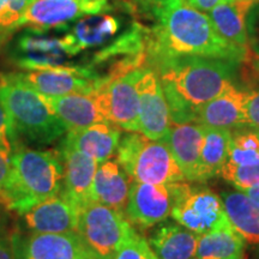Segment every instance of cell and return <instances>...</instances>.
Instances as JSON below:
<instances>
[{"mask_svg": "<svg viewBox=\"0 0 259 259\" xmlns=\"http://www.w3.org/2000/svg\"><path fill=\"white\" fill-rule=\"evenodd\" d=\"M144 8L155 18L147 29L148 66L177 57H206L244 63L248 51L223 38L208 14L186 0H153Z\"/></svg>", "mask_w": 259, "mask_h": 259, "instance_id": "6da1fadb", "label": "cell"}, {"mask_svg": "<svg viewBox=\"0 0 259 259\" xmlns=\"http://www.w3.org/2000/svg\"><path fill=\"white\" fill-rule=\"evenodd\" d=\"M235 61L206 57H177L154 69L160 77L171 124L194 122L197 109L235 85Z\"/></svg>", "mask_w": 259, "mask_h": 259, "instance_id": "7a4b0ae2", "label": "cell"}, {"mask_svg": "<svg viewBox=\"0 0 259 259\" xmlns=\"http://www.w3.org/2000/svg\"><path fill=\"white\" fill-rule=\"evenodd\" d=\"M64 168L59 150H35L15 144L0 204L24 215L42 200L63 190Z\"/></svg>", "mask_w": 259, "mask_h": 259, "instance_id": "3957f363", "label": "cell"}, {"mask_svg": "<svg viewBox=\"0 0 259 259\" xmlns=\"http://www.w3.org/2000/svg\"><path fill=\"white\" fill-rule=\"evenodd\" d=\"M0 103L8 113L16 138L35 144H51L65 136L66 125L51 111L40 93L16 73L0 77Z\"/></svg>", "mask_w": 259, "mask_h": 259, "instance_id": "277c9868", "label": "cell"}, {"mask_svg": "<svg viewBox=\"0 0 259 259\" xmlns=\"http://www.w3.org/2000/svg\"><path fill=\"white\" fill-rule=\"evenodd\" d=\"M116 161L131 180L138 183L163 185L186 181L166 142L154 141L141 132L122 136Z\"/></svg>", "mask_w": 259, "mask_h": 259, "instance_id": "5b68a950", "label": "cell"}, {"mask_svg": "<svg viewBox=\"0 0 259 259\" xmlns=\"http://www.w3.org/2000/svg\"><path fill=\"white\" fill-rule=\"evenodd\" d=\"M135 232L124 212L92 200L80 205L77 233L97 259H112Z\"/></svg>", "mask_w": 259, "mask_h": 259, "instance_id": "8992f818", "label": "cell"}, {"mask_svg": "<svg viewBox=\"0 0 259 259\" xmlns=\"http://www.w3.org/2000/svg\"><path fill=\"white\" fill-rule=\"evenodd\" d=\"M187 183H171L163 185L131 181L125 218L141 231L166 221L179 202Z\"/></svg>", "mask_w": 259, "mask_h": 259, "instance_id": "52a82bcc", "label": "cell"}, {"mask_svg": "<svg viewBox=\"0 0 259 259\" xmlns=\"http://www.w3.org/2000/svg\"><path fill=\"white\" fill-rule=\"evenodd\" d=\"M145 67V66H144ZM144 67L114 78H102L95 92L107 121L126 132H139V95L137 82Z\"/></svg>", "mask_w": 259, "mask_h": 259, "instance_id": "ba28073f", "label": "cell"}, {"mask_svg": "<svg viewBox=\"0 0 259 259\" xmlns=\"http://www.w3.org/2000/svg\"><path fill=\"white\" fill-rule=\"evenodd\" d=\"M108 0H34L16 25L37 32L65 28L69 22L90 15L111 11Z\"/></svg>", "mask_w": 259, "mask_h": 259, "instance_id": "9c48e42d", "label": "cell"}, {"mask_svg": "<svg viewBox=\"0 0 259 259\" xmlns=\"http://www.w3.org/2000/svg\"><path fill=\"white\" fill-rule=\"evenodd\" d=\"M16 74L32 89L46 96L94 94L101 84V76L92 67L67 64Z\"/></svg>", "mask_w": 259, "mask_h": 259, "instance_id": "30bf717a", "label": "cell"}, {"mask_svg": "<svg viewBox=\"0 0 259 259\" xmlns=\"http://www.w3.org/2000/svg\"><path fill=\"white\" fill-rule=\"evenodd\" d=\"M179 225L203 235L228 221L221 197L203 186L187 184L183 196L171 211Z\"/></svg>", "mask_w": 259, "mask_h": 259, "instance_id": "8fae6325", "label": "cell"}, {"mask_svg": "<svg viewBox=\"0 0 259 259\" xmlns=\"http://www.w3.org/2000/svg\"><path fill=\"white\" fill-rule=\"evenodd\" d=\"M139 95V132L154 141H163L171 120L160 77L145 66L137 82Z\"/></svg>", "mask_w": 259, "mask_h": 259, "instance_id": "7c38bea8", "label": "cell"}, {"mask_svg": "<svg viewBox=\"0 0 259 259\" xmlns=\"http://www.w3.org/2000/svg\"><path fill=\"white\" fill-rule=\"evenodd\" d=\"M79 210V204L61 190L22 216L27 228L32 233H77Z\"/></svg>", "mask_w": 259, "mask_h": 259, "instance_id": "4fadbf2b", "label": "cell"}, {"mask_svg": "<svg viewBox=\"0 0 259 259\" xmlns=\"http://www.w3.org/2000/svg\"><path fill=\"white\" fill-rule=\"evenodd\" d=\"M18 259H97L80 235L69 233H32L18 244Z\"/></svg>", "mask_w": 259, "mask_h": 259, "instance_id": "5bb4252c", "label": "cell"}, {"mask_svg": "<svg viewBox=\"0 0 259 259\" xmlns=\"http://www.w3.org/2000/svg\"><path fill=\"white\" fill-rule=\"evenodd\" d=\"M248 89L233 85L197 109L194 122L205 127L234 130L246 126L245 107Z\"/></svg>", "mask_w": 259, "mask_h": 259, "instance_id": "9a60e30c", "label": "cell"}, {"mask_svg": "<svg viewBox=\"0 0 259 259\" xmlns=\"http://www.w3.org/2000/svg\"><path fill=\"white\" fill-rule=\"evenodd\" d=\"M120 139L121 128L112 122H97L67 131L60 145L76 149L102 163L116 154Z\"/></svg>", "mask_w": 259, "mask_h": 259, "instance_id": "2e32d148", "label": "cell"}, {"mask_svg": "<svg viewBox=\"0 0 259 259\" xmlns=\"http://www.w3.org/2000/svg\"><path fill=\"white\" fill-rule=\"evenodd\" d=\"M204 126L197 122L171 124L163 141L179 164L186 181L197 183L200 163V151L204 141Z\"/></svg>", "mask_w": 259, "mask_h": 259, "instance_id": "e0dca14e", "label": "cell"}, {"mask_svg": "<svg viewBox=\"0 0 259 259\" xmlns=\"http://www.w3.org/2000/svg\"><path fill=\"white\" fill-rule=\"evenodd\" d=\"M40 95L51 111L66 125L69 131L97 122H109L103 114L95 93L70 94L64 96Z\"/></svg>", "mask_w": 259, "mask_h": 259, "instance_id": "ac0fdd59", "label": "cell"}, {"mask_svg": "<svg viewBox=\"0 0 259 259\" xmlns=\"http://www.w3.org/2000/svg\"><path fill=\"white\" fill-rule=\"evenodd\" d=\"M131 181L118 161L111 158L102 162L94 177L89 200L125 212Z\"/></svg>", "mask_w": 259, "mask_h": 259, "instance_id": "d6986e66", "label": "cell"}, {"mask_svg": "<svg viewBox=\"0 0 259 259\" xmlns=\"http://www.w3.org/2000/svg\"><path fill=\"white\" fill-rule=\"evenodd\" d=\"M120 22L109 15H90L80 19L63 37L60 44L67 57L78 54L88 48L100 46L114 36Z\"/></svg>", "mask_w": 259, "mask_h": 259, "instance_id": "ffe728a7", "label": "cell"}, {"mask_svg": "<svg viewBox=\"0 0 259 259\" xmlns=\"http://www.w3.org/2000/svg\"><path fill=\"white\" fill-rule=\"evenodd\" d=\"M59 153L64 168L63 191L83 205L89 202L90 187L100 163L88 155L64 145H60Z\"/></svg>", "mask_w": 259, "mask_h": 259, "instance_id": "44dd1931", "label": "cell"}, {"mask_svg": "<svg viewBox=\"0 0 259 259\" xmlns=\"http://www.w3.org/2000/svg\"><path fill=\"white\" fill-rule=\"evenodd\" d=\"M257 0H232L208 12L213 27L223 38L235 46L250 51L247 17Z\"/></svg>", "mask_w": 259, "mask_h": 259, "instance_id": "7402d4cb", "label": "cell"}, {"mask_svg": "<svg viewBox=\"0 0 259 259\" xmlns=\"http://www.w3.org/2000/svg\"><path fill=\"white\" fill-rule=\"evenodd\" d=\"M199 234L179 223H158L148 239L158 259H192L196 257Z\"/></svg>", "mask_w": 259, "mask_h": 259, "instance_id": "603a6c76", "label": "cell"}, {"mask_svg": "<svg viewBox=\"0 0 259 259\" xmlns=\"http://www.w3.org/2000/svg\"><path fill=\"white\" fill-rule=\"evenodd\" d=\"M203 259H244L245 239L227 221L213 231L199 236L196 252Z\"/></svg>", "mask_w": 259, "mask_h": 259, "instance_id": "cb8c5ba5", "label": "cell"}, {"mask_svg": "<svg viewBox=\"0 0 259 259\" xmlns=\"http://www.w3.org/2000/svg\"><path fill=\"white\" fill-rule=\"evenodd\" d=\"M221 199L226 215L245 241L259 245V204L245 193L223 192Z\"/></svg>", "mask_w": 259, "mask_h": 259, "instance_id": "d4e9b609", "label": "cell"}, {"mask_svg": "<svg viewBox=\"0 0 259 259\" xmlns=\"http://www.w3.org/2000/svg\"><path fill=\"white\" fill-rule=\"evenodd\" d=\"M205 127V126H204ZM232 131L228 128H204V141L200 151V163L197 183L206 181L221 174L228 160Z\"/></svg>", "mask_w": 259, "mask_h": 259, "instance_id": "484cf974", "label": "cell"}, {"mask_svg": "<svg viewBox=\"0 0 259 259\" xmlns=\"http://www.w3.org/2000/svg\"><path fill=\"white\" fill-rule=\"evenodd\" d=\"M223 179L233 184L239 191L259 185V163L248 166H236L227 161L221 174Z\"/></svg>", "mask_w": 259, "mask_h": 259, "instance_id": "4316f807", "label": "cell"}, {"mask_svg": "<svg viewBox=\"0 0 259 259\" xmlns=\"http://www.w3.org/2000/svg\"><path fill=\"white\" fill-rule=\"evenodd\" d=\"M34 0H5L0 10V44L16 31V25Z\"/></svg>", "mask_w": 259, "mask_h": 259, "instance_id": "83f0119b", "label": "cell"}, {"mask_svg": "<svg viewBox=\"0 0 259 259\" xmlns=\"http://www.w3.org/2000/svg\"><path fill=\"white\" fill-rule=\"evenodd\" d=\"M112 259H158L144 236L135 232L116 251Z\"/></svg>", "mask_w": 259, "mask_h": 259, "instance_id": "f1b7e54d", "label": "cell"}, {"mask_svg": "<svg viewBox=\"0 0 259 259\" xmlns=\"http://www.w3.org/2000/svg\"><path fill=\"white\" fill-rule=\"evenodd\" d=\"M16 143H18V141L12 130L11 121L5 108L0 103V153L11 156Z\"/></svg>", "mask_w": 259, "mask_h": 259, "instance_id": "f546056e", "label": "cell"}, {"mask_svg": "<svg viewBox=\"0 0 259 259\" xmlns=\"http://www.w3.org/2000/svg\"><path fill=\"white\" fill-rule=\"evenodd\" d=\"M255 5L247 17V32L248 41H250V52L259 57V8Z\"/></svg>", "mask_w": 259, "mask_h": 259, "instance_id": "4dcf8cb0", "label": "cell"}, {"mask_svg": "<svg viewBox=\"0 0 259 259\" xmlns=\"http://www.w3.org/2000/svg\"><path fill=\"white\" fill-rule=\"evenodd\" d=\"M228 162L236 166H248L259 163V150H244L231 145L228 154Z\"/></svg>", "mask_w": 259, "mask_h": 259, "instance_id": "1f68e13d", "label": "cell"}, {"mask_svg": "<svg viewBox=\"0 0 259 259\" xmlns=\"http://www.w3.org/2000/svg\"><path fill=\"white\" fill-rule=\"evenodd\" d=\"M245 115L246 124L251 127L259 128V89H248Z\"/></svg>", "mask_w": 259, "mask_h": 259, "instance_id": "d6a6232c", "label": "cell"}, {"mask_svg": "<svg viewBox=\"0 0 259 259\" xmlns=\"http://www.w3.org/2000/svg\"><path fill=\"white\" fill-rule=\"evenodd\" d=\"M242 65V78L248 84L255 82L259 79V57L252 54L248 51L247 58Z\"/></svg>", "mask_w": 259, "mask_h": 259, "instance_id": "836d02e7", "label": "cell"}, {"mask_svg": "<svg viewBox=\"0 0 259 259\" xmlns=\"http://www.w3.org/2000/svg\"><path fill=\"white\" fill-rule=\"evenodd\" d=\"M19 239L16 235L0 238V259H18Z\"/></svg>", "mask_w": 259, "mask_h": 259, "instance_id": "e575fe53", "label": "cell"}, {"mask_svg": "<svg viewBox=\"0 0 259 259\" xmlns=\"http://www.w3.org/2000/svg\"><path fill=\"white\" fill-rule=\"evenodd\" d=\"M186 2L187 4L193 6L194 9L199 10V11L209 12L210 10L216 8L218 5L223 4V3L232 2V0H186Z\"/></svg>", "mask_w": 259, "mask_h": 259, "instance_id": "d590c367", "label": "cell"}, {"mask_svg": "<svg viewBox=\"0 0 259 259\" xmlns=\"http://www.w3.org/2000/svg\"><path fill=\"white\" fill-rule=\"evenodd\" d=\"M10 170V156L9 155L0 153V192L5 185L6 178L9 176Z\"/></svg>", "mask_w": 259, "mask_h": 259, "instance_id": "8d00e7d4", "label": "cell"}, {"mask_svg": "<svg viewBox=\"0 0 259 259\" xmlns=\"http://www.w3.org/2000/svg\"><path fill=\"white\" fill-rule=\"evenodd\" d=\"M240 192L245 193L246 196L250 197L252 200H254L255 203L259 204V185L250 187V189H245V190L240 191Z\"/></svg>", "mask_w": 259, "mask_h": 259, "instance_id": "74e56055", "label": "cell"}, {"mask_svg": "<svg viewBox=\"0 0 259 259\" xmlns=\"http://www.w3.org/2000/svg\"><path fill=\"white\" fill-rule=\"evenodd\" d=\"M135 2H137V3H139V4H142L144 6V5L149 4L150 2H153V0H135Z\"/></svg>", "mask_w": 259, "mask_h": 259, "instance_id": "f35d334b", "label": "cell"}, {"mask_svg": "<svg viewBox=\"0 0 259 259\" xmlns=\"http://www.w3.org/2000/svg\"><path fill=\"white\" fill-rule=\"evenodd\" d=\"M5 4V0H0V10L3 9V6Z\"/></svg>", "mask_w": 259, "mask_h": 259, "instance_id": "ab89813d", "label": "cell"}, {"mask_svg": "<svg viewBox=\"0 0 259 259\" xmlns=\"http://www.w3.org/2000/svg\"><path fill=\"white\" fill-rule=\"evenodd\" d=\"M193 259V258H192ZM196 259H203V258H196Z\"/></svg>", "mask_w": 259, "mask_h": 259, "instance_id": "60d3db41", "label": "cell"}, {"mask_svg": "<svg viewBox=\"0 0 259 259\" xmlns=\"http://www.w3.org/2000/svg\"><path fill=\"white\" fill-rule=\"evenodd\" d=\"M258 132H259V128H258Z\"/></svg>", "mask_w": 259, "mask_h": 259, "instance_id": "b9f144b4", "label": "cell"}, {"mask_svg": "<svg viewBox=\"0 0 259 259\" xmlns=\"http://www.w3.org/2000/svg\"><path fill=\"white\" fill-rule=\"evenodd\" d=\"M244 259H246V257H245V258H244Z\"/></svg>", "mask_w": 259, "mask_h": 259, "instance_id": "7bdbcfd3", "label": "cell"}, {"mask_svg": "<svg viewBox=\"0 0 259 259\" xmlns=\"http://www.w3.org/2000/svg\"><path fill=\"white\" fill-rule=\"evenodd\" d=\"M257 2H259V0H257Z\"/></svg>", "mask_w": 259, "mask_h": 259, "instance_id": "ee69618b", "label": "cell"}]
</instances>
